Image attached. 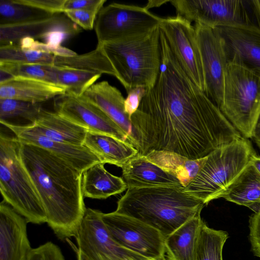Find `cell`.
Instances as JSON below:
<instances>
[{
	"instance_id": "6",
	"label": "cell",
	"mask_w": 260,
	"mask_h": 260,
	"mask_svg": "<svg viewBox=\"0 0 260 260\" xmlns=\"http://www.w3.org/2000/svg\"><path fill=\"white\" fill-rule=\"evenodd\" d=\"M19 141L1 132L0 190L4 201L28 223L47 222L37 190L19 154Z\"/></svg>"
},
{
	"instance_id": "13",
	"label": "cell",
	"mask_w": 260,
	"mask_h": 260,
	"mask_svg": "<svg viewBox=\"0 0 260 260\" xmlns=\"http://www.w3.org/2000/svg\"><path fill=\"white\" fill-rule=\"evenodd\" d=\"M80 27L65 15L57 14L25 22L0 25V46L18 44L24 38L42 39L52 46L81 31Z\"/></svg>"
},
{
	"instance_id": "25",
	"label": "cell",
	"mask_w": 260,
	"mask_h": 260,
	"mask_svg": "<svg viewBox=\"0 0 260 260\" xmlns=\"http://www.w3.org/2000/svg\"><path fill=\"white\" fill-rule=\"evenodd\" d=\"M201 214L190 219L165 239L167 260H195L201 223Z\"/></svg>"
},
{
	"instance_id": "26",
	"label": "cell",
	"mask_w": 260,
	"mask_h": 260,
	"mask_svg": "<svg viewBox=\"0 0 260 260\" xmlns=\"http://www.w3.org/2000/svg\"><path fill=\"white\" fill-rule=\"evenodd\" d=\"M144 155L151 162L176 177L184 188L196 178L207 158V156L190 159L177 153L157 150L149 151Z\"/></svg>"
},
{
	"instance_id": "45",
	"label": "cell",
	"mask_w": 260,
	"mask_h": 260,
	"mask_svg": "<svg viewBox=\"0 0 260 260\" xmlns=\"http://www.w3.org/2000/svg\"><path fill=\"white\" fill-rule=\"evenodd\" d=\"M258 4H259V6H260V0H258Z\"/></svg>"
},
{
	"instance_id": "28",
	"label": "cell",
	"mask_w": 260,
	"mask_h": 260,
	"mask_svg": "<svg viewBox=\"0 0 260 260\" xmlns=\"http://www.w3.org/2000/svg\"><path fill=\"white\" fill-rule=\"evenodd\" d=\"M56 85L67 93L81 96L101 77L102 74L88 70L55 66Z\"/></svg>"
},
{
	"instance_id": "33",
	"label": "cell",
	"mask_w": 260,
	"mask_h": 260,
	"mask_svg": "<svg viewBox=\"0 0 260 260\" xmlns=\"http://www.w3.org/2000/svg\"><path fill=\"white\" fill-rule=\"evenodd\" d=\"M26 50H35L60 56H72L77 53L61 45L53 46L30 38L21 39L18 44Z\"/></svg>"
},
{
	"instance_id": "38",
	"label": "cell",
	"mask_w": 260,
	"mask_h": 260,
	"mask_svg": "<svg viewBox=\"0 0 260 260\" xmlns=\"http://www.w3.org/2000/svg\"><path fill=\"white\" fill-rule=\"evenodd\" d=\"M249 239L253 254L260 258V208L249 219Z\"/></svg>"
},
{
	"instance_id": "30",
	"label": "cell",
	"mask_w": 260,
	"mask_h": 260,
	"mask_svg": "<svg viewBox=\"0 0 260 260\" xmlns=\"http://www.w3.org/2000/svg\"><path fill=\"white\" fill-rule=\"evenodd\" d=\"M0 72L10 78H28L56 85L55 66L0 62Z\"/></svg>"
},
{
	"instance_id": "44",
	"label": "cell",
	"mask_w": 260,
	"mask_h": 260,
	"mask_svg": "<svg viewBox=\"0 0 260 260\" xmlns=\"http://www.w3.org/2000/svg\"><path fill=\"white\" fill-rule=\"evenodd\" d=\"M148 260H167L166 258L164 259H149Z\"/></svg>"
},
{
	"instance_id": "32",
	"label": "cell",
	"mask_w": 260,
	"mask_h": 260,
	"mask_svg": "<svg viewBox=\"0 0 260 260\" xmlns=\"http://www.w3.org/2000/svg\"><path fill=\"white\" fill-rule=\"evenodd\" d=\"M40 103H34L11 99H0V122L11 119H23L33 124L40 112Z\"/></svg>"
},
{
	"instance_id": "24",
	"label": "cell",
	"mask_w": 260,
	"mask_h": 260,
	"mask_svg": "<svg viewBox=\"0 0 260 260\" xmlns=\"http://www.w3.org/2000/svg\"><path fill=\"white\" fill-rule=\"evenodd\" d=\"M104 165L100 162L95 164L82 174V188L84 197L106 199L127 189L123 179L109 173Z\"/></svg>"
},
{
	"instance_id": "5",
	"label": "cell",
	"mask_w": 260,
	"mask_h": 260,
	"mask_svg": "<svg viewBox=\"0 0 260 260\" xmlns=\"http://www.w3.org/2000/svg\"><path fill=\"white\" fill-rule=\"evenodd\" d=\"M254 154L250 141L243 137L214 150L207 155L203 167L184 191L205 205L222 198Z\"/></svg>"
},
{
	"instance_id": "27",
	"label": "cell",
	"mask_w": 260,
	"mask_h": 260,
	"mask_svg": "<svg viewBox=\"0 0 260 260\" xmlns=\"http://www.w3.org/2000/svg\"><path fill=\"white\" fill-rule=\"evenodd\" d=\"M228 201L256 212L260 208V173L250 164L222 196Z\"/></svg>"
},
{
	"instance_id": "11",
	"label": "cell",
	"mask_w": 260,
	"mask_h": 260,
	"mask_svg": "<svg viewBox=\"0 0 260 260\" xmlns=\"http://www.w3.org/2000/svg\"><path fill=\"white\" fill-rule=\"evenodd\" d=\"M102 212L86 208L75 237L84 260H148L118 244L110 236L102 219Z\"/></svg>"
},
{
	"instance_id": "9",
	"label": "cell",
	"mask_w": 260,
	"mask_h": 260,
	"mask_svg": "<svg viewBox=\"0 0 260 260\" xmlns=\"http://www.w3.org/2000/svg\"><path fill=\"white\" fill-rule=\"evenodd\" d=\"M161 18L144 7L111 3L97 16L94 26L97 45L148 34L159 26Z\"/></svg>"
},
{
	"instance_id": "40",
	"label": "cell",
	"mask_w": 260,
	"mask_h": 260,
	"mask_svg": "<svg viewBox=\"0 0 260 260\" xmlns=\"http://www.w3.org/2000/svg\"><path fill=\"white\" fill-rule=\"evenodd\" d=\"M252 138L260 149V112L254 128Z\"/></svg>"
},
{
	"instance_id": "12",
	"label": "cell",
	"mask_w": 260,
	"mask_h": 260,
	"mask_svg": "<svg viewBox=\"0 0 260 260\" xmlns=\"http://www.w3.org/2000/svg\"><path fill=\"white\" fill-rule=\"evenodd\" d=\"M159 27L186 74L204 92L202 58L194 25L176 15L161 18Z\"/></svg>"
},
{
	"instance_id": "20",
	"label": "cell",
	"mask_w": 260,
	"mask_h": 260,
	"mask_svg": "<svg viewBox=\"0 0 260 260\" xmlns=\"http://www.w3.org/2000/svg\"><path fill=\"white\" fill-rule=\"evenodd\" d=\"M122 178L127 189L154 187H184L174 176L138 154L122 168Z\"/></svg>"
},
{
	"instance_id": "15",
	"label": "cell",
	"mask_w": 260,
	"mask_h": 260,
	"mask_svg": "<svg viewBox=\"0 0 260 260\" xmlns=\"http://www.w3.org/2000/svg\"><path fill=\"white\" fill-rule=\"evenodd\" d=\"M54 110L87 131L108 135L126 142L127 135L100 108L82 96L69 93L54 99Z\"/></svg>"
},
{
	"instance_id": "3",
	"label": "cell",
	"mask_w": 260,
	"mask_h": 260,
	"mask_svg": "<svg viewBox=\"0 0 260 260\" xmlns=\"http://www.w3.org/2000/svg\"><path fill=\"white\" fill-rule=\"evenodd\" d=\"M184 187L127 188L118 200L116 212L137 219L166 237L185 222L201 214L206 205L184 190Z\"/></svg>"
},
{
	"instance_id": "31",
	"label": "cell",
	"mask_w": 260,
	"mask_h": 260,
	"mask_svg": "<svg viewBox=\"0 0 260 260\" xmlns=\"http://www.w3.org/2000/svg\"><path fill=\"white\" fill-rule=\"evenodd\" d=\"M42 10L16 3L13 0L0 1V25L19 23L50 16Z\"/></svg>"
},
{
	"instance_id": "43",
	"label": "cell",
	"mask_w": 260,
	"mask_h": 260,
	"mask_svg": "<svg viewBox=\"0 0 260 260\" xmlns=\"http://www.w3.org/2000/svg\"><path fill=\"white\" fill-rule=\"evenodd\" d=\"M72 246L74 251L75 252V253L76 254L77 260H84V259L83 258L82 255H81L80 251L78 250V248H77L76 246L75 245H74V244H72Z\"/></svg>"
},
{
	"instance_id": "19",
	"label": "cell",
	"mask_w": 260,
	"mask_h": 260,
	"mask_svg": "<svg viewBox=\"0 0 260 260\" xmlns=\"http://www.w3.org/2000/svg\"><path fill=\"white\" fill-rule=\"evenodd\" d=\"M81 96L104 112L127 135L129 143L138 151V133L125 112V99L118 88L103 81L91 85Z\"/></svg>"
},
{
	"instance_id": "22",
	"label": "cell",
	"mask_w": 260,
	"mask_h": 260,
	"mask_svg": "<svg viewBox=\"0 0 260 260\" xmlns=\"http://www.w3.org/2000/svg\"><path fill=\"white\" fill-rule=\"evenodd\" d=\"M83 145L96 156L100 162L121 168L139 153L138 150L128 142L108 135L88 131Z\"/></svg>"
},
{
	"instance_id": "29",
	"label": "cell",
	"mask_w": 260,
	"mask_h": 260,
	"mask_svg": "<svg viewBox=\"0 0 260 260\" xmlns=\"http://www.w3.org/2000/svg\"><path fill=\"white\" fill-rule=\"evenodd\" d=\"M228 237V234L225 231L210 228L202 221L195 260H223L222 249Z\"/></svg>"
},
{
	"instance_id": "36",
	"label": "cell",
	"mask_w": 260,
	"mask_h": 260,
	"mask_svg": "<svg viewBox=\"0 0 260 260\" xmlns=\"http://www.w3.org/2000/svg\"><path fill=\"white\" fill-rule=\"evenodd\" d=\"M16 3L29 6L51 15L63 13L65 0H13Z\"/></svg>"
},
{
	"instance_id": "7",
	"label": "cell",
	"mask_w": 260,
	"mask_h": 260,
	"mask_svg": "<svg viewBox=\"0 0 260 260\" xmlns=\"http://www.w3.org/2000/svg\"><path fill=\"white\" fill-rule=\"evenodd\" d=\"M218 108L243 137L252 138L260 112V74L228 62L222 100Z\"/></svg>"
},
{
	"instance_id": "35",
	"label": "cell",
	"mask_w": 260,
	"mask_h": 260,
	"mask_svg": "<svg viewBox=\"0 0 260 260\" xmlns=\"http://www.w3.org/2000/svg\"><path fill=\"white\" fill-rule=\"evenodd\" d=\"M99 12L92 10H74L65 11L63 13L80 27L86 30H92L94 28Z\"/></svg>"
},
{
	"instance_id": "41",
	"label": "cell",
	"mask_w": 260,
	"mask_h": 260,
	"mask_svg": "<svg viewBox=\"0 0 260 260\" xmlns=\"http://www.w3.org/2000/svg\"><path fill=\"white\" fill-rule=\"evenodd\" d=\"M168 2H170V1H148L144 7L149 10L150 8L158 7Z\"/></svg>"
},
{
	"instance_id": "17",
	"label": "cell",
	"mask_w": 260,
	"mask_h": 260,
	"mask_svg": "<svg viewBox=\"0 0 260 260\" xmlns=\"http://www.w3.org/2000/svg\"><path fill=\"white\" fill-rule=\"evenodd\" d=\"M227 62H234L260 74V31L240 27L218 26Z\"/></svg>"
},
{
	"instance_id": "42",
	"label": "cell",
	"mask_w": 260,
	"mask_h": 260,
	"mask_svg": "<svg viewBox=\"0 0 260 260\" xmlns=\"http://www.w3.org/2000/svg\"><path fill=\"white\" fill-rule=\"evenodd\" d=\"M251 162L260 173V156L257 155L256 154H253L251 160Z\"/></svg>"
},
{
	"instance_id": "37",
	"label": "cell",
	"mask_w": 260,
	"mask_h": 260,
	"mask_svg": "<svg viewBox=\"0 0 260 260\" xmlns=\"http://www.w3.org/2000/svg\"><path fill=\"white\" fill-rule=\"evenodd\" d=\"M146 90L145 87H138L127 92V96L124 103V111L131 120L132 115L138 109Z\"/></svg>"
},
{
	"instance_id": "16",
	"label": "cell",
	"mask_w": 260,
	"mask_h": 260,
	"mask_svg": "<svg viewBox=\"0 0 260 260\" xmlns=\"http://www.w3.org/2000/svg\"><path fill=\"white\" fill-rule=\"evenodd\" d=\"M21 142L41 147L61 158L83 174L100 162L96 156L84 145H76L50 139L39 132L32 124L16 125L1 122Z\"/></svg>"
},
{
	"instance_id": "14",
	"label": "cell",
	"mask_w": 260,
	"mask_h": 260,
	"mask_svg": "<svg viewBox=\"0 0 260 260\" xmlns=\"http://www.w3.org/2000/svg\"><path fill=\"white\" fill-rule=\"evenodd\" d=\"M200 50L206 95L219 108L223 97L227 61L220 38L214 28L194 23Z\"/></svg>"
},
{
	"instance_id": "8",
	"label": "cell",
	"mask_w": 260,
	"mask_h": 260,
	"mask_svg": "<svg viewBox=\"0 0 260 260\" xmlns=\"http://www.w3.org/2000/svg\"><path fill=\"white\" fill-rule=\"evenodd\" d=\"M176 15L215 28L240 27L260 31L258 0H172Z\"/></svg>"
},
{
	"instance_id": "1",
	"label": "cell",
	"mask_w": 260,
	"mask_h": 260,
	"mask_svg": "<svg viewBox=\"0 0 260 260\" xmlns=\"http://www.w3.org/2000/svg\"><path fill=\"white\" fill-rule=\"evenodd\" d=\"M161 64L131 120L139 154L175 153L190 159L206 157L242 136L188 77L160 30Z\"/></svg>"
},
{
	"instance_id": "39",
	"label": "cell",
	"mask_w": 260,
	"mask_h": 260,
	"mask_svg": "<svg viewBox=\"0 0 260 260\" xmlns=\"http://www.w3.org/2000/svg\"><path fill=\"white\" fill-rule=\"evenodd\" d=\"M106 0H65L63 12L67 10H92L100 11Z\"/></svg>"
},
{
	"instance_id": "34",
	"label": "cell",
	"mask_w": 260,
	"mask_h": 260,
	"mask_svg": "<svg viewBox=\"0 0 260 260\" xmlns=\"http://www.w3.org/2000/svg\"><path fill=\"white\" fill-rule=\"evenodd\" d=\"M27 260H65L59 247L49 241L32 248Z\"/></svg>"
},
{
	"instance_id": "10",
	"label": "cell",
	"mask_w": 260,
	"mask_h": 260,
	"mask_svg": "<svg viewBox=\"0 0 260 260\" xmlns=\"http://www.w3.org/2000/svg\"><path fill=\"white\" fill-rule=\"evenodd\" d=\"M113 240L122 247L148 259H164L166 237L155 228L115 211L102 213Z\"/></svg>"
},
{
	"instance_id": "4",
	"label": "cell",
	"mask_w": 260,
	"mask_h": 260,
	"mask_svg": "<svg viewBox=\"0 0 260 260\" xmlns=\"http://www.w3.org/2000/svg\"><path fill=\"white\" fill-rule=\"evenodd\" d=\"M101 46L127 92L133 88L152 87L161 64L160 29L135 38L108 42Z\"/></svg>"
},
{
	"instance_id": "23",
	"label": "cell",
	"mask_w": 260,
	"mask_h": 260,
	"mask_svg": "<svg viewBox=\"0 0 260 260\" xmlns=\"http://www.w3.org/2000/svg\"><path fill=\"white\" fill-rule=\"evenodd\" d=\"M45 137L61 142L83 145L87 130L57 113L41 109L35 122L31 124Z\"/></svg>"
},
{
	"instance_id": "18",
	"label": "cell",
	"mask_w": 260,
	"mask_h": 260,
	"mask_svg": "<svg viewBox=\"0 0 260 260\" xmlns=\"http://www.w3.org/2000/svg\"><path fill=\"white\" fill-rule=\"evenodd\" d=\"M27 221L4 201L0 204V260H27L32 249Z\"/></svg>"
},
{
	"instance_id": "21",
	"label": "cell",
	"mask_w": 260,
	"mask_h": 260,
	"mask_svg": "<svg viewBox=\"0 0 260 260\" xmlns=\"http://www.w3.org/2000/svg\"><path fill=\"white\" fill-rule=\"evenodd\" d=\"M66 92L62 87L32 79L12 77L0 83V99L41 104Z\"/></svg>"
},
{
	"instance_id": "2",
	"label": "cell",
	"mask_w": 260,
	"mask_h": 260,
	"mask_svg": "<svg viewBox=\"0 0 260 260\" xmlns=\"http://www.w3.org/2000/svg\"><path fill=\"white\" fill-rule=\"evenodd\" d=\"M19 154L41 201L48 226L61 240L75 237L86 210L82 174L47 150L20 141Z\"/></svg>"
}]
</instances>
